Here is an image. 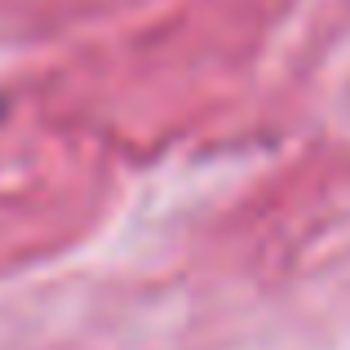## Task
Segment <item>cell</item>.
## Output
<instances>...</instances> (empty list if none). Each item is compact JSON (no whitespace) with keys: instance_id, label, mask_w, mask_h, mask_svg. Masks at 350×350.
Returning <instances> with one entry per match:
<instances>
[{"instance_id":"cell-1","label":"cell","mask_w":350,"mask_h":350,"mask_svg":"<svg viewBox=\"0 0 350 350\" xmlns=\"http://www.w3.org/2000/svg\"><path fill=\"white\" fill-rule=\"evenodd\" d=\"M0 111H5V103H0Z\"/></svg>"}]
</instances>
